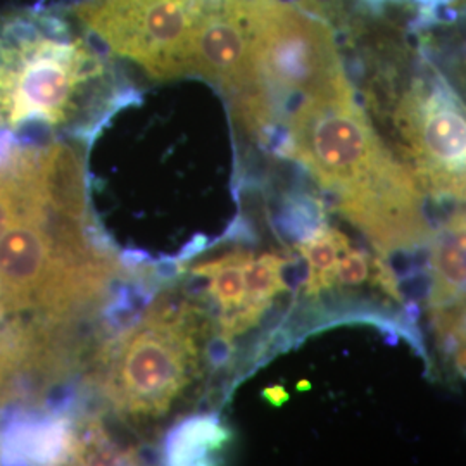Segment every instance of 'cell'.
Listing matches in <instances>:
<instances>
[{
	"mask_svg": "<svg viewBox=\"0 0 466 466\" xmlns=\"http://www.w3.org/2000/svg\"><path fill=\"white\" fill-rule=\"evenodd\" d=\"M456 367H458V370L466 377V350H461V352L458 354V358H456Z\"/></svg>",
	"mask_w": 466,
	"mask_h": 466,
	"instance_id": "ba28073f",
	"label": "cell"
},
{
	"mask_svg": "<svg viewBox=\"0 0 466 466\" xmlns=\"http://www.w3.org/2000/svg\"><path fill=\"white\" fill-rule=\"evenodd\" d=\"M350 240L342 232L323 227L319 232L299 242L298 249L306 261V294L317 296L335 283V269L340 256L350 249Z\"/></svg>",
	"mask_w": 466,
	"mask_h": 466,
	"instance_id": "8992f818",
	"label": "cell"
},
{
	"mask_svg": "<svg viewBox=\"0 0 466 466\" xmlns=\"http://www.w3.org/2000/svg\"><path fill=\"white\" fill-rule=\"evenodd\" d=\"M250 258V252L238 250L194 268V275L208 282V290L217 302L221 315V333L225 337L248 302L246 268Z\"/></svg>",
	"mask_w": 466,
	"mask_h": 466,
	"instance_id": "5b68a950",
	"label": "cell"
},
{
	"mask_svg": "<svg viewBox=\"0 0 466 466\" xmlns=\"http://www.w3.org/2000/svg\"><path fill=\"white\" fill-rule=\"evenodd\" d=\"M204 327L199 311L184 300L150 306L117 342L106 390L117 411L132 418L167 415L198 375Z\"/></svg>",
	"mask_w": 466,
	"mask_h": 466,
	"instance_id": "6da1fadb",
	"label": "cell"
},
{
	"mask_svg": "<svg viewBox=\"0 0 466 466\" xmlns=\"http://www.w3.org/2000/svg\"><path fill=\"white\" fill-rule=\"evenodd\" d=\"M371 273L370 256L361 250L348 249L339 259L335 269V283L344 287H358L368 282Z\"/></svg>",
	"mask_w": 466,
	"mask_h": 466,
	"instance_id": "52a82bcc",
	"label": "cell"
},
{
	"mask_svg": "<svg viewBox=\"0 0 466 466\" xmlns=\"http://www.w3.org/2000/svg\"><path fill=\"white\" fill-rule=\"evenodd\" d=\"M396 123L418 184L466 199V106L446 80L417 76L400 97Z\"/></svg>",
	"mask_w": 466,
	"mask_h": 466,
	"instance_id": "3957f363",
	"label": "cell"
},
{
	"mask_svg": "<svg viewBox=\"0 0 466 466\" xmlns=\"http://www.w3.org/2000/svg\"><path fill=\"white\" fill-rule=\"evenodd\" d=\"M431 309L442 308L466 289V213L446 223L431 249Z\"/></svg>",
	"mask_w": 466,
	"mask_h": 466,
	"instance_id": "277c9868",
	"label": "cell"
},
{
	"mask_svg": "<svg viewBox=\"0 0 466 466\" xmlns=\"http://www.w3.org/2000/svg\"><path fill=\"white\" fill-rule=\"evenodd\" d=\"M287 157L337 196L370 188L400 165L383 146L350 80L304 97L285 117Z\"/></svg>",
	"mask_w": 466,
	"mask_h": 466,
	"instance_id": "7a4b0ae2",
	"label": "cell"
}]
</instances>
